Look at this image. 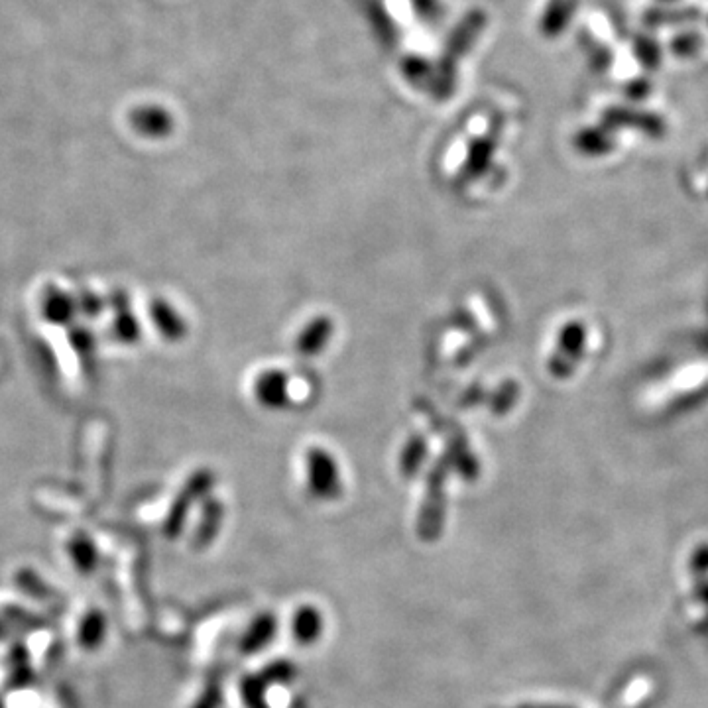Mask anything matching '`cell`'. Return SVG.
<instances>
[{"label":"cell","instance_id":"1","mask_svg":"<svg viewBox=\"0 0 708 708\" xmlns=\"http://www.w3.org/2000/svg\"><path fill=\"white\" fill-rule=\"evenodd\" d=\"M486 26V14L482 10H472L469 12L461 24L453 30V34L447 40L445 54L439 59L435 71H433V81H431V93L435 99L443 101L449 99L451 93L455 91V79H457V65L459 59L463 58L480 36V32Z\"/></svg>","mask_w":708,"mask_h":708},{"label":"cell","instance_id":"2","mask_svg":"<svg viewBox=\"0 0 708 708\" xmlns=\"http://www.w3.org/2000/svg\"><path fill=\"white\" fill-rule=\"evenodd\" d=\"M445 480H447V467L445 463H437L435 469L427 478V494L419 512L417 520V535L421 541H435L439 539L443 524H445Z\"/></svg>","mask_w":708,"mask_h":708},{"label":"cell","instance_id":"3","mask_svg":"<svg viewBox=\"0 0 708 708\" xmlns=\"http://www.w3.org/2000/svg\"><path fill=\"white\" fill-rule=\"evenodd\" d=\"M587 353V327L579 321L567 323L557 339V349L549 360V370L557 378L571 376Z\"/></svg>","mask_w":708,"mask_h":708},{"label":"cell","instance_id":"4","mask_svg":"<svg viewBox=\"0 0 708 708\" xmlns=\"http://www.w3.org/2000/svg\"><path fill=\"white\" fill-rule=\"evenodd\" d=\"M307 484L319 500H335L343 492L341 474L335 459L319 447L307 451Z\"/></svg>","mask_w":708,"mask_h":708},{"label":"cell","instance_id":"5","mask_svg":"<svg viewBox=\"0 0 708 708\" xmlns=\"http://www.w3.org/2000/svg\"><path fill=\"white\" fill-rule=\"evenodd\" d=\"M295 667L288 659H278L272 665L264 667L256 675H248L240 683V693L246 708H268L266 707V689L278 683H290L294 681Z\"/></svg>","mask_w":708,"mask_h":708},{"label":"cell","instance_id":"6","mask_svg":"<svg viewBox=\"0 0 708 708\" xmlns=\"http://www.w3.org/2000/svg\"><path fill=\"white\" fill-rule=\"evenodd\" d=\"M256 400L268 410H282L290 404V376L282 370H266L254 382Z\"/></svg>","mask_w":708,"mask_h":708},{"label":"cell","instance_id":"7","mask_svg":"<svg viewBox=\"0 0 708 708\" xmlns=\"http://www.w3.org/2000/svg\"><path fill=\"white\" fill-rule=\"evenodd\" d=\"M498 130H500V124H496L492 132L472 140L465 166H463V177L467 181H476V179L486 176V172L492 168L494 152L498 146Z\"/></svg>","mask_w":708,"mask_h":708},{"label":"cell","instance_id":"8","mask_svg":"<svg viewBox=\"0 0 708 708\" xmlns=\"http://www.w3.org/2000/svg\"><path fill=\"white\" fill-rule=\"evenodd\" d=\"M602 126H606L608 130L614 128H634V130H642L651 136H659L663 132V120L649 113H640V111H632V109H608L602 115Z\"/></svg>","mask_w":708,"mask_h":708},{"label":"cell","instance_id":"9","mask_svg":"<svg viewBox=\"0 0 708 708\" xmlns=\"http://www.w3.org/2000/svg\"><path fill=\"white\" fill-rule=\"evenodd\" d=\"M333 321L329 317H315L309 321L295 339V351L301 356H317L323 353L333 339Z\"/></svg>","mask_w":708,"mask_h":708},{"label":"cell","instance_id":"10","mask_svg":"<svg viewBox=\"0 0 708 708\" xmlns=\"http://www.w3.org/2000/svg\"><path fill=\"white\" fill-rule=\"evenodd\" d=\"M577 6L579 0H549L539 20L541 34L545 38H559L569 28Z\"/></svg>","mask_w":708,"mask_h":708},{"label":"cell","instance_id":"11","mask_svg":"<svg viewBox=\"0 0 708 708\" xmlns=\"http://www.w3.org/2000/svg\"><path fill=\"white\" fill-rule=\"evenodd\" d=\"M276 630H278L276 618H274L272 614H268V612L260 614V616L252 622V626L248 628V632L242 636V640H240V651L246 653V655L262 651V649L266 648V646L274 640Z\"/></svg>","mask_w":708,"mask_h":708},{"label":"cell","instance_id":"12","mask_svg":"<svg viewBox=\"0 0 708 708\" xmlns=\"http://www.w3.org/2000/svg\"><path fill=\"white\" fill-rule=\"evenodd\" d=\"M292 632H294L295 640L303 646H311L313 642H317L323 632L321 612L313 606H301L295 612Z\"/></svg>","mask_w":708,"mask_h":708},{"label":"cell","instance_id":"13","mask_svg":"<svg viewBox=\"0 0 708 708\" xmlns=\"http://www.w3.org/2000/svg\"><path fill=\"white\" fill-rule=\"evenodd\" d=\"M209 486H211V478H209L207 474H201V476L195 478V482L189 486V490H185V492L179 496V500H177L176 506H174V510H172L170 518H168V526H166V531H168L170 537H176L179 530H181V526H183V520H185L187 510L191 508V504L195 502L197 496H201V494L207 492Z\"/></svg>","mask_w":708,"mask_h":708},{"label":"cell","instance_id":"14","mask_svg":"<svg viewBox=\"0 0 708 708\" xmlns=\"http://www.w3.org/2000/svg\"><path fill=\"white\" fill-rule=\"evenodd\" d=\"M107 636V618L101 610H89L81 624H79V632H77V642L79 646L87 651H95L101 648V644L105 642Z\"/></svg>","mask_w":708,"mask_h":708},{"label":"cell","instance_id":"15","mask_svg":"<svg viewBox=\"0 0 708 708\" xmlns=\"http://www.w3.org/2000/svg\"><path fill=\"white\" fill-rule=\"evenodd\" d=\"M575 148L585 156H602L614 148V140L606 126H587L577 132Z\"/></svg>","mask_w":708,"mask_h":708},{"label":"cell","instance_id":"16","mask_svg":"<svg viewBox=\"0 0 708 708\" xmlns=\"http://www.w3.org/2000/svg\"><path fill=\"white\" fill-rule=\"evenodd\" d=\"M425 459H427V441L421 435H415L406 443V447L402 451L400 469L404 472V476L413 478L421 469Z\"/></svg>","mask_w":708,"mask_h":708},{"label":"cell","instance_id":"17","mask_svg":"<svg viewBox=\"0 0 708 708\" xmlns=\"http://www.w3.org/2000/svg\"><path fill=\"white\" fill-rule=\"evenodd\" d=\"M433 71L435 67H431L429 61H425L419 56H408L402 61V73L404 77L415 85V87H431V81H433Z\"/></svg>","mask_w":708,"mask_h":708},{"label":"cell","instance_id":"18","mask_svg":"<svg viewBox=\"0 0 708 708\" xmlns=\"http://www.w3.org/2000/svg\"><path fill=\"white\" fill-rule=\"evenodd\" d=\"M221 524H223V506L217 502H211L205 512V518L197 530V535H195V547L209 545L215 539Z\"/></svg>","mask_w":708,"mask_h":708},{"label":"cell","instance_id":"19","mask_svg":"<svg viewBox=\"0 0 708 708\" xmlns=\"http://www.w3.org/2000/svg\"><path fill=\"white\" fill-rule=\"evenodd\" d=\"M32 671H30V661H28V653L24 648H16L10 655V685L12 687H26L32 679Z\"/></svg>","mask_w":708,"mask_h":708},{"label":"cell","instance_id":"20","mask_svg":"<svg viewBox=\"0 0 708 708\" xmlns=\"http://www.w3.org/2000/svg\"><path fill=\"white\" fill-rule=\"evenodd\" d=\"M71 557L75 561L77 571H81V573H91L97 565V553H95L93 545L85 539H79L77 543H73Z\"/></svg>","mask_w":708,"mask_h":708},{"label":"cell","instance_id":"21","mask_svg":"<svg viewBox=\"0 0 708 708\" xmlns=\"http://www.w3.org/2000/svg\"><path fill=\"white\" fill-rule=\"evenodd\" d=\"M699 10L697 8H685V10H651L648 14V24H671V22H685L697 18Z\"/></svg>","mask_w":708,"mask_h":708},{"label":"cell","instance_id":"22","mask_svg":"<svg viewBox=\"0 0 708 708\" xmlns=\"http://www.w3.org/2000/svg\"><path fill=\"white\" fill-rule=\"evenodd\" d=\"M223 701V685L219 677H211L201 697L195 701L193 708H219Z\"/></svg>","mask_w":708,"mask_h":708},{"label":"cell","instance_id":"23","mask_svg":"<svg viewBox=\"0 0 708 708\" xmlns=\"http://www.w3.org/2000/svg\"><path fill=\"white\" fill-rule=\"evenodd\" d=\"M703 46V40L699 34H681L671 42V52L681 56V58H689L693 54H697Z\"/></svg>","mask_w":708,"mask_h":708},{"label":"cell","instance_id":"24","mask_svg":"<svg viewBox=\"0 0 708 708\" xmlns=\"http://www.w3.org/2000/svg\"><path fill=\"white\" fill-rule=\"evenodd\" d=\"M636 52H638V56H640L642 63H644L646 67H651V69L657 67L659 58H661V52H659V48H657V44H655L653 40H649V38L638 40Z\"/></svg>","mask_w":708,"mask_h":708},{"label":"cell","instance_id":"25","mask_svg":"<svg viewBox=\"0 0 708 708\" xmlns=\"http://www.w3.org/2000/svg\"><path fill=\"white\" fill-rule=\"evenodd\" d=\"M413 8L421 18H433L439 12L437 0H413Z\"/></svg>","mask_w":708,"mask_h":708},{"label":"cell","instance_id":"26","mask_svg":"<svg viewBox=\"0 0 708 708\" xmlns=\"http://www.w3.org/2000/svg\"><path fill=\"white\" fill-rule=\"evenodd\" d=\"M699 598L705 602L708 606V583H705V585H701L699 587Z\"/></svg>","mask_w":708,"mask_h":708},{"label":"cell","instance_id":"27","mask_svg":"<svg viewBox=\"0 0 708 708\" xmlns=\"http://www.w3.org/2000/svg\"><path fill=\"white\" fill-rule=\"evenodd\" d=\"M518 708H573V707H563V705H522Z\"/></svg>","mask_w":708,"mask_h":708},{"label":"cell","instance_id":"28","mask_svg":"<svg viewBox=\"0 0 708 708\" xmlns=\"http://www.w3.org/2000/svg\"><path fill=\"white\" fill-rule=\"evenodd\" d=\"M6 634H8V632H6V626H4V624H2V620H0V640H4V638H6Z\"/></svg>","mask_w":708,"mask_h":708},{"label":"cell","instance_id":"29","mask_svg":"<svg viewBox=\"0 0 708 708\" xmlns=\"http://www.w3.org/2000/svg\"><path fill=\"white\" fill-rule=\"evenodd\" d=\"M0 708H4V705H2V701H0Z\"/></svg>","mask_w":708,"mask_h":708},{"label":"cell","instance_id":"30","mask_svg":"<svg viewBox=\"0 0 708 708\" xmlns=\"http://www.w3.org/2000/svg\"><path fill=\"white\" fill-rule=\"evenodd\" d=\"M665 2H671V0H665Z\"/></svg>","mask_w":708,"mask_h":708}]
</instances>
